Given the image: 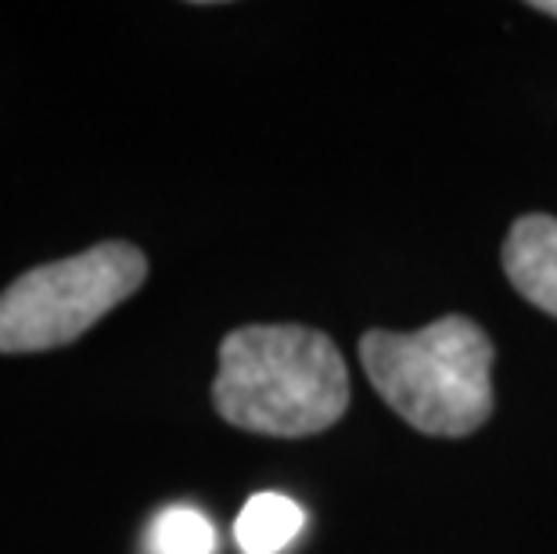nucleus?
<instances>
[{"mask_svg":"<svg viewBox=\"0 0 557 554\" xmlns=\"http://www.w3.org/2000/svg\"><path fill=\"white\" fill-rule=\"evenodd\" d=\"M212 404L234 429L313 435L349 407V371L324 332L302 324H248L223 338Z\"/></svg>","mask_w":557,"mask_h":554,"instance_id":"nucleus-1","label":"nucleus"},{"mask_svg":"<svg viewBox=\"0 0 557 554\" xmlns=\"http://www.w3.org/2000/svg\"><path fill=\"white\" fill-rule=\"evenodd\" d=\"M151 551L156 554H212L216 551V529L198 508L173 504L159 512L151 522Z\"/></svg>","mask_w":557,"mask_h":554,"instance_id":"nucleus-6","label":"nucleus"},{"mask_svg":"<svg viewBox=\"0 0 557 554\" xmlns=\"http://www.w3.org/2000/svg\"><path fill=\"white\" fill-rule=\"evenodd\" d=\"M148 259L129 242L26 270L0 292V353H44L76 342L145 285Z\"/></svg>","mask_w":557,"mask_h":554,"instance_id":"nucleus-3","label":"nucleus"},{"mask_svg":"<svg viewBox=\"0 0 557 554\" xmlns=\"http://www.w3.org/2000/svg\"><path fill=\"white\" fill-rule=\"evenodd\" d=\"M306 512L284 493H256L234 522V540L242 554H281L302 533Z\"/></svg>","mask_w":557,"mask_h":554,"instance_id":"nucleus-5","label":"nucleus"},{"mask_svg":"<svg viewBox=\"0 0 557 554\" xmlns=\"http://www.w3.org/2000/svg\"><path fill=\"white\" fill-rule=\"evenodd\" d=\"M504 270L518 296L557 317V217H518L504 242Z\"/></svg>","mask_w":557,"mask_h":554,"instance_id":"nucleus-4","label":"nucleus"},{"mask_svg":"<svg viewBox=\"0 0 557 554\" xmlns=\"http://www.w3.org/2000/svg\"><path fill=\"white\" fill-rule=\"evenodd\" d=\"M493 342L460 313L418 332H367L360 360L374 393L424 435H471L493 415Z\"/></svg>","mask_w":557,"mask_h":554,"instance_id":"nucleus-2","label":"nucleus"},{"mask_svg":"<svg viewBox=\"0 0 557 554\" xmlns=\"http://www.w3.org/2000/svg\"><path fill=\"white\" fill-rule=\"evenodd\" d=\"M532 11H543V15L557 19V0H536V4H532Z\"/></svg>","mask_w":557,"mask_h":554,"instance_id":"nucleus-7","label":"nucleus"}]
</instances>
